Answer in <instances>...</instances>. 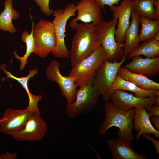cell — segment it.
Masks as SVG:
<instances>
[{
    "mask_svg": "<svg viewBox=\"0 0 159 159\" xmlns=\"http://www.w3.org/2000/svg\"><path fill=\"white\" fill-rule=\"evenodd\" d=\"M76 31L69 51L72 67L90 55L102 45V39L97 26L92 23L69 24Z\"/></svg>",
    "mask_w": 159,
    "mask_h": 159,
    "instance_id": "6da1fadb",
    "label": "cell"
},
{
    "mask_svg": "<svg viewBox=\"0 0 159 159\" xmlns=\"http://www.w3.org/2000/svg\"><path fill=\"white\" fill-rule=\"evenodd\" d=\"M105 120L100 129L99 135H105L112 126L118 128L117 134L118 138L131 145L134 137L132 133L135 109L124 110L115 107L111 102H106L105 105Z\"/></svg>",
    "mask_w": 159,
    "mask_h": 159,
    "instance_id": "7a4b0ae2",
    "label": "cell"
},
{
    "mask_svg": "<svg viewBox=\"0 0 159 159\" xmlns=\"http://www.w3.org/2000/svg\"><path fill=\"white\" fill-rule=\"evenodd\" d=\"M107 59L101 45L90 55L72 67L69 76L78 86L93 84L95 73L103 61Z\"/></svg>",
    "mask_w": 159,
    "mask_h": 159,
    "instance_id": "3957f363",
    "label": "cell"
},
{
    "mask_svg": "<svg viewBox=\"0 0 159 159\" xmlns=\"http://www.w3.org/2000/svg\"><path fill=\"white\" fill-rule=\"evenodd\" d=\"M76 4H68L62 10L60 9L53 10L54 18L52 22L54 26L56 39V45L52 52L53 56L57 58L69 57V51L67 49L65 43V33L67 22L72 16L74 17L76 11Z\"/></svg>",
    "mask_w": 159,
    "mask_h": 159,
    "instance_id": "277c9868",
    "label": "cell"
},
{
    "mask_svg": "<svg viewBox=\"0 0 159 159\" xmlns=\"http://www.w3.org/2000/svg\"><path fill=\"white\" fill-rule=\"evenodd\" d=\"M100 94L93 84L83 85L77 90L75 100L72 103H67L66 113L72 118L79 115L87 114L97 106Z\"/></svg>",
    "mask_w": 159,
    "mask_h": 159,
    "instance_id": "5b68a950",
    "label": "cell"
},
{
    "mask_svg": "<svg viewBox=\"0 0 159 159\" xmlns=\"http://www.w3.org/2000/svg\"><path fill=\"white\" fill-rule=\"evenodd\" d=\"M124 55L118 62H111L105 59L96 70L93 84L97 89L105 101H109L114 92L113 84L118 70L125 62Z\"/></svg>",
    "mask_w": 159,
    "mask_h": 159,
    "instance_id": "8992f818",
    "label": "cell"
},
{
    "mask_svg": "<svg viewBox=\"0 0 159 159\" xmlns=\"http://www.w3.org/2000/svg\"><path fill=\"white\" fill-rule=\"evenodd\" d=\"M33 36L35 44L34 54L46 58L54 50L56 39L54 26L49 20L40 19L34 25Z\"/></svg>",
    "mask_w": 159,
    "mask_h": 159,
    "instance_id": "52a82bcc",
    "label": "cell"
},
{
    "mask_svg": "<svg viewBox=\"0 0 159 159\" xmlns=\"http://www.w3.org/2000/svg\"><path fill=\"white\" fill-rule=\"evenodd\" d=\"M117 22V19L113 18L111 21H102L97 26L102 39L101 46L109 61L111 60L113 62L121 59L125 55L123 48L115 39V28Z\"/></svg>",
    "mask_w": 159,
    "mask_h": 159,
    "instance_id": "ba28073f",
    "label": "cell"
},
{
    "mask_svg": "<svg viewBox=\"0 0 159 159\" xmlns=\"http://www.w3.org/2000/svg\"><path fill=\"white\" fill-rule=\"evenodd\" d=\"M34 112L27 107L24 110L6 109L0 118V132L11 136L21 130Z\"/></svg>",
    "mask_w": 159,
    "mask_h": 159,
    "instance_id": "9c48e42d",
    "label": "cell"
},
{
    "mask_svg": "<svg viewBox=\"0 0 159 159\" xmlns=\"http://www.w3.org/2000/svg\"><path fill=\"white\" fill-rule=\"evenodd\" d=\"M60 66V63L56 60L52 61L46 69L47 77L49 80L57 83L62 96L66 97L67 103H72L75 100L76 93L78 86L72 78L61 74L59 71Z\"/></svg>",
    "mask_w": 159,
    "mask_h": 159,
    "instance_id": "30bf717a",
    "label": "cell"
},
{
    "mask_svg": "<svg viewBox=\"0 0 159 159\" xmlns=\"http://www.w3.org/2000/svg\"><path fill=\"white\" fill-rule=\"evenodd\" d=\"M48 125L40 116V113L34 112L21 130L11 136L20 141H35L42 139L47 133Z\"/></svg>",
    "mask_w": 159,
    "mask_h": 159,
    "instance_id": "8fae6325",
    "label": "cell"
},
{
    "mask_svg": "<svg viewBox=\"0 0 159 159\" xmlns=\"http://www.w3.org/2000/svg\"><path fill=\"white\" fill-rule=\"evenodd\" d=\"M157 95L137 97L123 90H116L111 95L110 99L114 106L119 110H126L138 107H142L147 109L155 103Z\"/></svg>",
    "mask_w": 159,
    "mask_h": 159,
    "instance_id": "7c38bea8",
    "label": "cell"
},
{
    "mask_svg": "<svg viewBox=\"0 0 159 159\" xmlns=\"http://www.w3.org/2000/svg\"><path fill=\"white\" fill-rule=\"evenodd\" d=\"M113 13V18L117 19V29L115 30V36L116 42L124 48V35L130 24V19L132 11L131 0H122L120 5H114L110 8Z\"/></svg>",
    "mask_w": 159,
    "mask_h": 159,
    "instance_id": "4fadbf2b",
    "label": "cell"
},
{
    "mask_svg": "<svg viewBox=\"0 0 159 159\" xmlns=\"http://www.w3.org/2000/svg\"><path fill=\"white\" fill-rule=\"evenodd\" d=\"M77 15L73 18L69 24L78 21L84 23H92L97 26L102 21V9L92 0H80L76 5Z\"/></svg>",
    "mask_w": 159,
    "mask_h": 159,
    "instance_id": "5bb4252c",
    "label": "cell"
},
{
    "mask_svg": "<svg viewBox=\"0 0 159 159\" xmlns=\"http://www.w3.org/2000/svg\"><path fill=\"white\" fill-rule=\"evenodd\" d=\"M131 62L124 66L131 72L147 77L158 75L159 73V57L142 58L135 56Z\"/></svg>",
    "mask_w": 159,
    "mask_h": 159,
    "instance_id": "9a60e30c",
    "label": "cell"
},
{
    "mask_svg": "<svg viewBox=\"0 0 159 159\" xmlns=\"http://www.w3.org/2000/svg\"><path fill=\"white\" fill-rule=\"evenodd\" d=\"M140 16L138 13L132 9L131 21L124 35L125 44L123 49L125 55L126 57L140 45Z\"/></svg>",
    "mask_w": 159,
    "mask_h": 159,
    "instance_id": "2e32d148",
    "label": "cell"
},
{
    "mask_svg": "<svg viewBox=\"0 0 159 159\" xmlns=\"http://www.w3.org/2000/svg\"><path fill=\"white\" fill-rule=\"evenodd\" d=\"M135 114L133 120L134 128L136 130L137 135L135 138L138 141L143 134L149 135L153 134L158 138L159 130H156L152 126L146 109L142 107L135 108Z\"/></svg>",
    "mask_w": 159,
    "mask_h": 159,
    "instance_id": "e0dca14e",
    "label": "cell"
},
{
    "mask_svg": "<svg viewBox=\"0 0 159 159\" xmlns=\"http://www.w3.org/2000/svg\"><path fill=\"white\" fill-rule=\"evenodd\" d=\"M113 159H146L145 156L135 153L131 145L119 138L110 139L107 141Z\"/></svg>",
    "mask_w": 159,
    "mask_h": 159,
    "instance_id": "ac0fdd59",
    "label": "cell"
},
{
    "mask_svg": "<svg viewBox=\"0 0 159 159\" xmlns=\"http://www.w3.org/2000/svg\"><path fill=\"white\" fill-rule=\"evenodd\" d=\"M117 74L121 77L130 81L142 89L147 90H159V83L141 74L131 72L128 69L120 67Z\"/></svg>",
    "mask_w": 159,
    "mask_h": 159,
    "instance_id": "d6986e66",
    "label": "cell"
},
{
    "mask_svg": "<svg viewBox=\"0 0 159 159\" xmlns=\"http://www.w3.org/2000/svg\"><path fill=\"white\" fill-rule=\"evenodd\" d=\"M13 0H5L4 11L0 14V29L11 33H15L17 29L12 23L20 16L19 13L13 7Z\"/></svg>",
    "mask_w": 159,
    "mask_h": 159,
    "instance_id": "ffe728a7",
    "label": "cell"
},
{
    "mask_svg": "<svg viewBox=\"0 0 159 159\" xmlns=\"http://www.w3.org/2000/svg\"><path fill=\"white\" fill-rule=\"evenodd\" d=\"M114 90H121L133 92L137 97H148L156 96L159 93L158 90H144L136 86L134 83L125 80L117 74L116 76L113 84Z\"/></svg>",
    "mask_w": 159,
    "mask_h": 159,
    "instance_id": "44dd1931",
    "label": "cell"
},
{
    "mask_svg": "<svg viewBox=\"0 0 159 159\" xmlns=\"http://www.w3.org/2000/svg\"><path fill=\"white\" fill-rule=\"evenodd\" d=\"M140 55L148 58L159 57V42L154 38L146 40L128 54L127 57L129 59H131L135 56Z\"/></svg>",
    "mask_w": 159,
    "mask_h": 159,
    "instance_id": "7402d4cb",
    "label": "cell"
},
{
    "mask_svg": "<svg viewBox=\"0 0 159 159\" xmlns=\"http://www.w3.org/2000/svg\"><path fill=\"white\" fill-rule=\"evenodd\" d=\"M32 24V28L31 32L29 33V32L25 31L22 33L21 39L22 42L25 43L26 44V50L25 54L22 57L19 56L16 51H14L13 53L14 57L20 61L19 70L21 71L25 68L26 64L27 63L28 57L32 52H34L35 48V44L33 36V28L34 25V21H32V17L30 14Z\"/></svg>",
    "mask_w": 159,
    "mask_h": 159,
    "instance_id": "603a6c76",
    "label": "cell"
},
{
    "mask_svg": "<svg viewBox=\"0 0 159 159\" xmlns=\"http://www.w3.org/2000/svg\"><path fill=\"white\" fill-rule=\"evenodd\" d=\"M141 28L139 34L140 42L153 38L159 32V20H152L140 16Z\"/></svg>",
    "mask_w": 159,
    "mask_h": 159,
    "instance_id": "cb8c5ba5",
    "label": "cell"
},
{
    "mask_svg": "<svg viewBox=\"0 0 159 159\" xmlns=\"http://www.w3.org/2000/svg\"><path fill=\"white\" fill-rule=\"evenodd\" d=\"M132 3L133 9L140 16L152 20H156L153 0H133Z\"/></svg>",
    "mask_w": 159,
    "mask_h": 159,
    "instance_id": "d4e9b609",
    "label": "cell"
},
{
    "mask_svg": "<svg viewBox=\"0 0 159 159\" xmlns=\"http://www.w3.org/2000/svg\"><path fill=\"white\" fill-rule=\"evenodd\" d=\"M6 64H2L0 65V69L2 70L4 72L7 74L6 78H10L14 79L17 81L26 90L29 98V100H31L33 97L34 95L31 93L28 87V81L31 78L33 77L37 74L38 70L36 68L30 70L28 74L25 77H17L12 74L9 72L7 71L6 69Z\"/></svg>",
    "mask_w": 159,
    "mask_h": 159,
    "instance_id": "484cf974",
    "label": "cell"
},
{
    "mask_svg": "<svg viewBox=\"0 0 159 159\" xmlns=\"http://www.w3.org/2000/svg\"><path fill=\"white\" fill-rule=\"evenodd\" d=\"M39 7L41 11L46 15L50 16L53 13V10L49 7V0H34Z\"/></svg>",
    "mask_w": 159,
    "mask_h": 159,
    "instance_id": "4316f807",
    "label": "cell"
},
{
    "mask_svg": "<svg viewBox=\"0 0 159 159\" xmlns=\"http://www.w3.org/2000/svg\"><path fill=\"white\" fill-rule=\"evenodd\" d=\"M95 1L100 6L102 9L105 10V6L108 5L111 8L115 4L118 5L120 0H92Z\"/></svg>",
    "mask_w": 159,
    "mask_h": 159,
    "instance_id": "83f0119b",
    "label": "cell"
},
{
    "mask_svg": "<svg viewBox=\"0 0 159 159\" xmlns=\"http://www.w3.org/2000/svg\"><path fill=\"white\" fill-rule=\"evenodd\" d=\"M146 110L148 111L147 112L150 117L154 116H159V105H153Z\"/></svg>",
    "mask_w": 159,
    "mask_h": 159,
    "instance_id": "f1b7e54d",
    "label": "cell"
},
{
    "mask_svg": "<svg viewBox=\"0 0 159 159\" xmlns=\"http://www.w3.org/2000/svg\"><path fill=\"white\" fill-rule=\"evenodd\" d=\"M143 138L152 141L154 145L157 153L159 154V141L153 138L149 135L147 134H143L142 135Z\"/></svg>",
    "mask_w": 159,
    "mask_h": 159,
    "instance_id": "f546056e",
    "label": "cell"
},
{
    "mask_svg": "<svg viewBox=\"0 0 159 159\" xmlns=\"http://www.w3.org/2000/svg\"><path fill=\"white\" fill-rule=\"evenodd\" d=\"M18 156L17 153H11L6 151L5 154L0 155V159H16Z\"/></svg>",
    "mask_w": 159,
    "mask_h": 159,
    "instance_id": "4dcf8cb0",
    "label": "cell"
},
{
    "mask_svg": "<svg viewBox=\"0 0 159 159\" xmlns=\"http://www.w3.org/2000/svg\"><path fill=\"white\" fill-rule=\"evenodd\" d=\"M150 121L153 123L155 127L158 130L159 129V116H154L151 117Z\"/></svg>",
    "mask_w": 159,
    "mask_h": 159,
    "instance_id": "1f68e13d",
    "label": "cell"
},
{
    "mask_svg": "<svg viewBox=\"0 0 159 159\" xmlns=\"http://www.w3.org/2000/svg\"><path fill=\"white\" fill-rule=\"evenodd\" d=\"M155 104V105H159V93L157 95L156 100Z\"/></svg>",
    "mask_w": 159,
    "mask_h": 159,
    "instance_id": "d6a6232c",
    "label": "cell"
},
{
    "mask_svg": "<svg viewBox=\"0 0 159 159\" xmlns=\"http://www.w3.org/2000/svg\"><path fill=\"white\" fill-rule=\"evenodd\" d=\"M153 38L156 41L159 42V32L155 34Z\"/></svg>",
    "mask_w": 159,
    "mask_h": 159,
    "instance_id": "836d02e7",
    "label": "cell"
},
{
    "mask_svg": "<svg viewBox=\"0 0 159 159\" xmlns=\"http://www.w3.org/2000/svg\"></svg>",
    "mask_w": 159,
    "mask_h": 159,
    "instance_id": "e575fe53",
    "label": "cell"
}]
</instances>
